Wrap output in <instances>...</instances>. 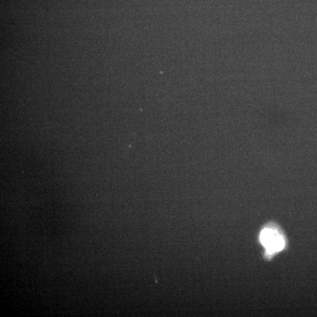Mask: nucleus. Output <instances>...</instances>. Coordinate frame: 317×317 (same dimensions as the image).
<instances>
[{
    "mask_svg": "<svg viewBox=\"0 0 317 317\" xmlns=\"http://www.w3.org/2000/svg\"><path fill=\"white\" fill-rule=\"evenodd\" d=\"M260 239L269 254L282 250L285 246L284 239L272 229H264L261 233Z\"/></svg>",
    "mask_w": 317,
    "mask_h": 317,
    "instance_id": "1",
    "label": "nucleus"
}]
</instances>
